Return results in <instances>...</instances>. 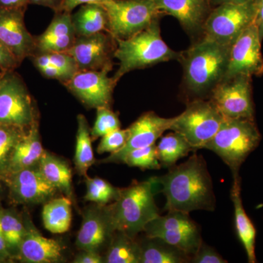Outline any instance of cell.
Segmentation results:
<instances>
[{"label": "cell", "instance_id": "1", "mask_svg": "<svg viewBox=\"0 0 263 263\" xmlns=\"http://www.w3.org/2000/svg\"><path fill=\"white\" fill-rule=\"evenodd\" d=\"M153 178L162 186L166 211L190 214L193 211L215 210L212 176L202 156L194 154L183 163L170 167L167 174Z\"/></svg>", "mask_w": 263, "mask_h": 263}, {"label": "cell", "instance_id": "2", "mask_svg": "<svg viewBox=\"0 0 263 263\" xmlns=\"http://www.w3.org/2000/svg\"><path fill=\"white\" fill-rule=\"evenodd\" d=\"M231 46L203 37L181 52L183 82L191 94L202 97L211 94L216 85L224 80L229 62Z\"/></svg>", "mask_w": 263, "mask_h": 263}, {"label": "cell", "instance_id": "3", "mask_svg": "<svg viewBox=\"0 0 263 263\" xmlns=\"http://www.w3.org/2000/svg\"><path fill=\"white\" fill-rule=\"evenodd\" d=\"M155 186L154 178L141 182L134 181L127 187L120 189L117 200L105 205L114 233L122 232L136 238L160 214L155 200Z\"/></svg>", "mask_w": 263, "mask_h": 263}, {"label": "cell", "instance_id": "4", "mask_svg": "<svg viewBox=\"0 0 263 263\" xmlns=\"http://www.w3.org/2000/svg\"><path fill=\"white\" fill-rule=\"evenodd\" d=\"M117 42L114 58L119 60V67L112 77L116 85L127 72L161 62L179 61L181 56V52L171 49L161 37L160 20L133 37Z\"/></svg>", "mask_w": 263, "mask_h": 263}, {"label": "cell", "instance_id": "5", "mask_svg": "<svg viewBox=\"0 0 263 263\" xmlns=\"http://www.w3.org/2000/svg\"><path fill=\"white\" fill-rule=\"evenodd\" d=\"M261 138L254 120L224 117L219 130L202 149L219 156L233 176L239 174L242 164L259 146Z\"/></svg>", "mask_w": 263, "mask_h": 263}, {"label": "cell", "instance_id": "6", "mask_svg": "<svg viewBox=\"0 0 263 263\" xmlns=\"http://www.w3.org/2000/svg\"><path fill=\"white\" fill-rule=\"evenodd\" d=\"M224 118L212 100L197 99L189 103L182 113L174 117L170 130L184 137L196 152L202 149L215 136Z\"/></svg>", "mask_w": 263, "mask_h": 263}, {"label": "cell", "instance_id": "7", "mask_svg": "<svg viewBox=\"0 0 263 263\" xmlns=\"http://www.w3.org/2000/svg\"><path fill=\"white\" fill-rule=\"evenodd\" d=\"M39 120L35 103L22 78L15 71L0 82V124L27 131Z\"/></svg>", "mask_w": 263, "mask_h": 263}, {"label": "cell", "instance_id": "8", "mask_svg": "<svg viewBox=\"0 0 263 263\" xmlns=\"http://www.w3.org/2000/svg\"><path fill=\"white\" fill-rule=\"evenodd\" d=\"M103 5L108 32L117 41L133 37L164 15L153 0H108Z\"/></svg>", "mask_w": 263, "mask_h": 263}, {"label": "cell", "instance_id": "9", "mask_svg": "<svg viewBox=\"0 0 263 263\" xmlns=\"http://www.w3.org/2000/svg\"><path fill=\"white\" fill-rule=\"evenodd\" d=\"M256 16V1L245 3H223L209 13L202 36L216 43L231 46Z\"/></svg>", "mask_w": 263, "mask_h": 263}, {"label": "cell", "instance_id": "10", "mask_svg": "<svg viewBox=\"0 0 263 263\" xmlns=\"http://www.w3.org/2000/svg\"><path fill=\"white\" fill-rule=\"evenodd\" d=\"M147 237L158 238L193 257L202 242L200 227L187 213L167 211L156 216L145 227Z\"/></svg>", "mask_w": 263, "mask_h": 263}, {"label": "cell", "instance_id": "11", "mask_svg": "<svg viewBox=\"0 0 263 263\" xmlns=\"http://www.w3.org/2000/svg\"><path fill=\"white\" fill-rule=\"evenodd\" d=\"M252 78L240 75L224 79L211 92V100L223 117L254 120Z\"/></svg>", "mask_w": 263, "mask_h": 263}, {"label": "cell", "instance_id": "12", "mask_svg": "<svg viewBox=\"0 0 263 263\" xmlns=\"http://www.w3.org/2000/svg\"><path fill=\"white\" fill-rule=\"evenodd\" d=\"M117 40L107 32L76 37L73 46L66 51L73 57L79 72L113 69Z\"/></svg>", "mask_w": 263, "mask_h": 263}, {"label": "cell", "instance_id": "13", "mask_svg": "<svg viewBox=\"0 0 263 263\" xmlns=\"http://www.w3.org/2000/svg\"><path fill=\"white\" fill-rule=\"evenodd\" d=\"M258 28L254 21L230 47L229 62L224 79L243 75H263V56Z\"/></svg>", "mask_w": 263, "mask_h": 263}, {"label": "cell", "instance_id": "14", "mask_svg": "<svg viewBox=\"0 0 263 263\" xmlns=\"http://www.w3.org/2000/svg\"><path fill=\"white\" fill-rule=\"evenodd\" d=\"M12 202L19 205H37L46 202L57 190L44 177L38 164L10 175L5 181Z\"/></svg>", "mask_w": 263, "mask_h": 263}, {"label": "cell", "instance_id": "15", "mask_svg": "<svg viewBox=\"0 0 263 263\" xmlns=\"http://www.w3.org/2000/svg\"><path fill=\"white\" fill-rule=\"evenodd\" d=\"M110 71H81L64 86L89 108H110L117 85L110 78Z\"/></svg>", "mask_w": 263, "mask_h": 263}, {"label": "cell", "instance_id": "16", "mask_svg": "<svg viewBox=\"0 0 263 263\" xmlns=\"http://www.w3.org/2000/svg\"><path fill=\"white\" fill-rule=\"evenodd\" d=\"M27 7L8 8L0 5V41L9 48L21 64L37 51L35 37L24 23Z\"/></svg>", "mask_w": 263, "mask_h": 263}, {"label": "cell", "instance_id": "17", "mask_svg": "<svg viewBox=\"0 0 263 263\" xmlns=\"http://www.w3.org/2000/svg\"><path fill=\"white\" fill-rule=\"evenodd\" d=\"M174 119V117H161L153 111L143 114L128 127L129 138L126 144L104 159L103 162L123 163L124 157L131 151L155 144L164 132L170 130Z\"/></svg>", "mask_w": 263, "mask_h": 263}, {"label": "cell", "instance_id": "18", "mask_svg": "<svg viewBox=\"0 0 263 263\" xmlns=\"http://www.w3.org/2000/svg\"><path fill=\"white\" fill-rule=\"evenodd\" d=\"M25 233L16 260L26 263H55L63 259L64 247L59 240L43 236L27 216L24 217Z\"/></svg>", "mask_w": 263, "mask_h": 263}, {"label": "cell", "instance_id": "19", "mask_svg": "<svg viewBox=\"0 0 263 263\" xmlns=\"http://www.w3.org/2000/svg\"><path fill=\"white\" fill-rule=\"evenodd\" d=\"M114 233L105 206L97 204L85 211L76 245L81 250L99 252L108 246Z\"/></svg>", "mask_w": 263, "mask_h": 263}, {"label": "cell", "instance_id": "20", "mask_svg": "<svg viewBox=\"0 0 263 263\" xmlns=\"http://www.w3.org/2000/svg\"><path fill=\"white\" fill-rule=\"evenodd\" d=\"M162 14L174 16L189 34H202L205 19L212 9L209 0H153Z\"/></svg>", "mask_w": 263, "mask_h": 263}, {"label": "cell", "instance_id": "21", "mask_svg": "<svg viewBox=\"0 0 263 263\" xmlns=\"http://www.w3.org/2000/svg\"><path fill=\"white\" fill-rule=\"evenodd\" d=\"M71 15L65 11L54 13L48 28L35 37L36 53L66 52L72 48L77 36Z\"/></svg>", "mask_w": 263, "mask_h": 263}, {"label": "cell", "instance_id": "22", "mask_svg": "<svg viewBox=\"0 0 263 263\" xmlns=\"http://www.w3.org/2000/svg\"><path fill=\"white\" fill-rule=\"evenodd\" d=\"M230 197L234 206L237 234L246 251L248 262H257L255 254L256 229L243 208L239 174L233 175Z\"/></svg>", "mask_w": 263, "mask_h": 263}, {"label": "cell", "instance_id": "23", "mask_svg": "<svg viewBox=\"0 0 263 263\" xmlns=\"http://www.w3.org/2000/svg\"><path fill=\"white\" fill-rule=\"evenodd\" d=\"M44 152L38 120L33 124L15 146L10 158L8 177L14 173L38 164Z\"/></svg>", "mask_w": 263, "mask_h": 263}, {"label": "cell", "instance_id": "24", "mask_svg": "<svg viewBox=\"0 0 263 263\" xmlns=\"http://www.w3.org/2000/svg\"><path fill=\"white\" fill-rule=\"evenodd\" d=\"M71 17L77 37L108 32V15L103 5H82Z\"/></svg>", "mask_w": 263, "mask_h": 263}, {"label": "cell", "instance_id": "25", "mask_svg": "<svg viewBox=\"0 0 263 263\" xmlns=\"http://www.w3.org/2000/svg\"><path fill=\"white\" fill-rule=\"evenodd\" d=\"M38 165L44 177L57 191L70 198L72 197V170L67 162L45 151Z\"/></svg>", "mask_w": 263, "mask_h": 263}, {"label": "cell", "instance_id": "26", "mask_svg": "<svg viewBox=\"0 0 263 263\" xmlns=\"http://www.w3.org/2000/svg\"><path fill=\"white\" fill-rule=\"evenodd\" d=\"M140 245L141 263H189L191 259L186 252L160 238L146 236Z\"/></svg>", "mask_w": 263, "mask_h": 263}, {"label": "cell", "instance_id": "27", "mask_svg": "<svg viewBox=\"0 0 263 263\" xmlns=\"http://www.w3.org/2000/svg\"><path fill=\"white\" fill-rule=\"evenodd\" d=\"M43 226L53 234L68 231L72 221V202L70 197L52 198L45 202L42 211Z\"/></svg>", "mask_w": 263, "mask_h": 263}, {"label": "cell", "instance_id": "28", "mask_svg": "<svg viewBox=\"0 0 263 263\" xmlns=\"http://www.w3.org/2000/svg\"><path fill=\"white\" fill-rule=\"evenodd\" d=\"M141 249L140 242L122 232L114 233L108 246L104 262L141 263Z\"/></svg>", "mask_w": 263, "mask_h": 263}, {"label": "cell", "instance_id": "29", "mask_svg": "<svg viewBox=\"0 0 263 263\" xmlns=\"http://www.w3.org/2000/svg\"><path fill=\"white\" fill-rule=\"evenodd\" d=\"M78 129L74 163L80 176H87L90 167L95 162L94 152L91 146V129L87 119L82 114L77 117Z\"/></svg>", "mask_w": 263, "mask_h": 263}, {"label": "cell", "instance_id": "30", "mask_svg": "<svg viewBox=\"0 0 263 263\" xmlns=\"http://www.w3.org/2000/svg\"><path fill=\"white\" fill-rule=\"evenodd\" d=\"M172 132L161 137L157 145V156L161 166L169 168L174 166L180 159L186 157L190 152H195L184 137Z\"/></svg>", "mask_w": 263, "mask_h": 263}, {"label": "cell", "instance_id": "31", "mask_svg": "<svg viewBox=\"0 0 263 263\" xmlns=\"http://www.w3.org/2000/svg\"><path fill=\"white\" fill-rule=\"evenodd\" d=\"M0 221L12 260H16L21 243L25 233L24 217L15 212L14 209H5L3 208Z\"/></svg>", "mask_w": 263, "mask_h": 263}, {"label": "cell", "instance_id": "32", "mask_svg": "<svg viewBox=\"0 0 263 263\" xmlns=\"http://www.w3.org/2000/svg\"><path fill=\"white\" fill-rule=\"evenodd\" d=\"M27 133L19 128L0 124V178L5 181L9 176V164L15 146Z\"/></svg>", "mask_w": 263, "mask_h": 263}, {"label": "cell", "instance_id": "33", "mask_svg": "<svg viewBox=\"0 0 263 263\" xmlns=\"http://www.w3.org/2000/svg\"><path fill=\"white\" fill-rule=\"evenodd\" d=\"M86 185L85 200L102 206L108 205L117 200L120 192V189L115 187L100 178H90L86 176Z\"/></svg>", "mask_w": 263, "mask_h": 263}, {"label": "cell", "instance_id": "34", "mask_svg": "<svg viewBox=\"0 0 263 263\" xmlns=\"http://www.w3.org/2000/svg\"><path fill=\"white\" fill-rule=\"evenodd\" d=\"M123 163L127 164L129 167L144 170H159L162 167L157 156L156 143L131 151L124 157Z\"/></svg>", "mask_w": 263, "mask_h": 263}, {"label": "cell", "instance_id": "35", "mask_svg": "<svg viewBox=\"0 0 263 263\" xmlns=\"http://www.w3.org/2000/svg\"><path fill=\"white\" fill-rule=\"evenodd\" d=\"M119 129H121V122L117 114L108 107L97 108L96 120L91 129L92 141Z\"/></svg>", "mask_w": 263, "mask_h": 263}, {"label": "cell", "instance_id": "36", "mask_svg": "<svg viewBox=\"0 0 263 263\" xmlns=\"http://www.w3.org/2000/svg\"><path fill=\"white\" fill-rule=\"evenodd\" d=\"M128 138V128L124 129H119L109 133L102 137L100 144L97 148V152L100 155L104 153H114L126 144Z\"/></svg>", "mask_w": 263, "mask_h": 263}, {"label": "cell", "instance_id": "37", "mask_svg": "<svg viewBox=\"0 0 263 263\" xmlns=\"http://www.w3.org/2000/svg\"><path fill=\"white\" fill-rule=\"evenodd\" d=\"M192 263H227L228 261L223 258L217 252L207 245L202 240L197 252L190 259Z\"/></svg>", "mask_w": 263, "mask_h": 263}, {"label": "cell", "instance_id": "38", "mask_svg": "<svg viewBox=\"0 0 263 263\" xmlns=\"http://www.w3.org/2000/svg\"><path fill=\"white\" fill-rule=\"evenodd\" d=\"M22 65L9 48L0 41V69L5 72L15 71Z\"/></svg>", "mask_w": 263, "mask_h": 263}, {"label": "cell", "instance_id": "39", "mask_svg": "<svg viewBox=\"0 0 263 263\" xmlns=\"http://www.w3.org/2000/svg\"><path fill=\"white\" fill-rule=\"evenodd\" d=\"M72 262L102 263L104 262V258L99 252L81 250V252L76 256Z\"/></svg>", "mask_w": 263, "mask_h": 263}, {"label": "cell", "instance_id": "40", "mask_svg": "<svg viewBox=\"0 0 263 263\" xmlns=\"http://www.w3.org/2000/svg\"><path fill=\"white\" fill-rule=\"evenodd\" d=\"M108 0H63L62 11L72 13V10L79 5L85 4H105Z\"/></svg>", "mask_w": 263, "mask_h": 263}, {"label": "cell", "instance_id": "41", "mask_svg": "<svg viewBox=\"0 0 263 263\" xmlns=\"http://www.w3.org/2000/svg\"><path fill=\"white\" fill-rule=\"evenodd\" d=\"M2 209L3 207L0 205V216H1ZM10 261H12L11 256L7 247L6 241L2 229L1 221H0V262H10Z\"/></svg>", "mask_w": 263, "mask_h": 263}, {"label": "cell", "instance_id": "42", "mask_svg": "<svg viewBox=\"0 0 263 263\" xmlns=\"http://www.w3.org/2000/svg\"><path fill=\"white\" fill-rule=\"evenodd\" d=\"M29 3L46 7L57 13L62 11L63 0H29Z\"/></svg>", "mask_w": 263, "mask_h": 263}, {"label": "cell", "instance_id": "43", "mask_svg": "<svg viewBox=\"0 0 263 263\" xmlns=\"http://www.w3.org/2000/svg\"><path fill=\"white\" fill-rule=\"evenodd\" d=\"M255 23L258 28L259 37L263 41V0H256Z\"/></svg>", "mask_w": 263, "mask_h": 263}, {"label": "cell", "instance_id": "44", "mask_svg": "<svg viewBox=\"0 0 263 263\" xmlns=\"http://www.w3.org/2000/svg\"><path fill=\"white\" fill-rule=\"evenodd\" d=\"M30 5L29 0H0V5L8 8H22Z\"/></svg>", "mask_w": 263, "mask_h": 263}, {"label": "cell", "instance_id": "45", "mask_svg": "<svg viewBox=\"0 0 263 263\" xmlns=\"http://www.w3.org/2000/svg\"><path fill=\"white\" fill-rule=\"evenodd\" d=\"M209 1L212 8H214L223 3H245L256 1V0H209Z\"/></svg>", "mask_w": 263, "mask_h": 263}, {"label": "cell", "instance_id": "46", "mask_svg": "<svg viewBox=\"0 0 263 263\" xmlns=\"http://www.w3.org/2000/svg\"><path fill=\"white\" fill-rule=\"evenodd\" d=\"M4 186H6L3 180L0 178V199H1L2 196H3V193H4Z\"/></svg>", "mask_w": 263, "mask_h": 263}, {"label": "cell", "instance_id": "47", "mask_svg": "<svg viewBox=\"0 0 263 263\" xmlns=\"http://www.w3.org/2000/svg\"><path fill=\"white\" fill-rule=\"evenodd\" d=\"M5 73H6V72H4V71L2 70L1 69H0V80L3 79V77L5 76Z\"/></svg>", "mask_w": 263, "mask_h": 263}, {"label": "cell", "instance_id": "48", "mask_svg": "<svg viewBox=\"0 0 263 263\" xmlns=\"http://www.w3.org/2000/svg\"><path fill=\"white\" fill-rule=\"evenodd\" d=\"M0 82H1V80H0Z\"/></svg>", "mask_w": 263, "mask_h": 263}]
</instances>
